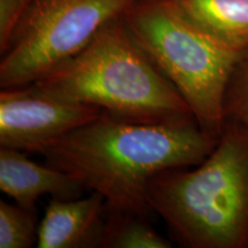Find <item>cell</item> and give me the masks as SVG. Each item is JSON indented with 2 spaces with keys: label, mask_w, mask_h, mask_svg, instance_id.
Masks as SVG:
<instances>
[{
  "label": "cell",
  "mask_w": 248,
  "mask_h": 248,
  "mask_svg": "<svg viewBox=\"0 0 248 248\" xmlns=\"http://www.w3.org/2000/svg\"><path fill=\"white\" fill-rule=\"evenodd\" d=\"M218 137L193 117L163 122H132L102 111L95 120L68 133L43 155L105 198L114 213L147 217L148 187L167 170L200 163Z\"/></svg>",
  "instance_id": "6da1fadb"
},
{
  "label": "cell",
  "mask_w": 248,
  "mask_h": 248,
  "mask_svg": "<svg viewBox=\"0 0 248 248\" xmlns=\"http://www.w3.org/2000/svg\"><path fill=\"white\" fill-rule=\"evenodd\" d=\"M148 203L186 247H246L248 129L226 121L200 163L167 170L151 182Z\"/></svg>",
  "instance_id": "7a4b0ae2"
},
{
  "label": "cell",
  "mask_w": 248,
  "mask_h": 248,
  "mask_svg": "<svg viewBox=\"0 0 248 248\" xmlns=\"http://www.w3.org/2000/svg\"><path fill=\"white\" fill-rule=\"evenodd\" d=\"M32 84L132 122L193 117L175 86L133 38L123 17L106 24L79 53Z\"/></svg>",
  "instance_id": "3957f363"
},
{
  "label": "cell",
  "mask_w": 248,
  "mask_h": 248,
  "mask_svg": "<svg viewBox=\"0 0 248 248\" xmlns=\"http://www.w3.org/2000/svg\"><path fill=\"white\" fill-rule=\"evenodd\" d=\"M122 17L136 42L184 99L200 128L218 137L226 122L229 83L246 52L204 32L170 0H138Z\"/></svg>",
  "instance_id": "277c9868"
},
{
  "label": "cell",
  "mask_w": 248,
  "mask_h": 248,
  "mask_svg": "<svg viewBox=\"0 0 248 248\" xmlns=\"http://www.w3.org/2000/svg\"><path fill=\"white\" fill-rule=\"evenodd\" d=\"M138 0H39L0 62V88L29 85L79 53Z\"/></svg>",
  "instance_id": "5b68a950"
},
{
  "label": "cell",
  "mask_w": 248,
  "mask_h": 248,
  "mask_svg": "<svg viewBox=\"0 0 248 248\" xmlns=\"http://www.w3.org/2000/svg\"><path fill=\"white\" fill-rule=\"evenodd\" d=\"M97 107L58 97L35 84L0 91V146L40 153L101 115Z\"/></svg>",
  "instance_id": "8992f818"
},
{
  "label": "cell",
  "mask_w": 248,
  "mask_h": 248,
  "mask_svg": "<svg viewBox=\"0 0 248 248\" xmlns=\"http://www.w3.org/2000/svg\"><path fill=\"white\" fill-rule=\"evenodd\" d=\"M105 198L91 192L86 198H52L38 226V248L102 247L107 219Z\"/></svg>",
  "instance_id": "52a82bcc"
},
{
  "label": "cell",
  "mask_w": 248,
  "mask_h": 248,
  "mask_svg": "<svg viewBox=\"0 0 248 248\" xmlns=\"http://www.w3.org/2000/svg\"><path fill=\"white\" fill-rule=\"evenodd\" d=\"M0 190L15 203L36 212V201L48 194L58 199L82 197L85 187L78 179L46 163L28 159L24 152L0 148Z\"/></svg>",
  "instance_id": "ba28073f"
},
{
  "label": "cell",
  "mask_w": 248,
  "mask_h": 248,
  "mask_svg": "<svg viewBox=\"0 0 248 248\" xmlns=\"http://www.w3.org/2000/svg\"><path fill=\"white\" fill-rule=\"evenodd\" d=\"M186 18L223 44L248 51V0H170Z\"/></svg>",
  "instance_id": "9c48e42d"
},
{
  "label": "cell",
  "mask_w": 248,
  "mask_h": 248,
  "mask_svg": "<svg viewBox=\"0 0 248 248\" xmlns=\"http://www.w3.org/2000/svg\"><path fill=\"white\" fill-rule=\"evenodd\" d=\"M104 248H170L172 244L147 223V217L108 210Z\"/></svg>",
  "instance_id": "30bf717a"
},
{
  "label": "cell",
  "mask_w": 248,
  "mask_h": 248,
  "mask_svg": "<svg viewBox=\"0 0 248 248\" xmlns=\"http://www.w3.org/2000/svg\"><path fill=\"white\" fill-rule=\"evenodd\" d=\"M36 212L0 201V248H29L37 245Z\"/></svg>",
  "instance_id": "8fae6325"
},
{
  "label": "cell",
  "mask_w": 248,
  "mask_h": 248,
  "mask_svg": "<svg viewBox=\"0 0 248 248\" xmlns=\"http://www.w3.org/2000/svg\"><path fill=\"white\" fill-rule=\"evenodd\" d=\"M224 109L226 121L239 123L248 129V51L232 74Z\"/></svg>",
  "instance_id": "7c38bea8"
},
{
  "label": "cell",
  "mask_w": 248,
  "mask_h": 248,
  "mask_svg": "<svg viewBox=\"0 0 248 248\" xmlns=\"http://www.w3.org/2000/svg\"><path fill=\"white\" fill-rule=\"evenodd\" d=\"M39 0H0V53L7 52L17 31Z\"/></svg>",
  "instance_id": "4fadbf2b"
}]
</instances>
